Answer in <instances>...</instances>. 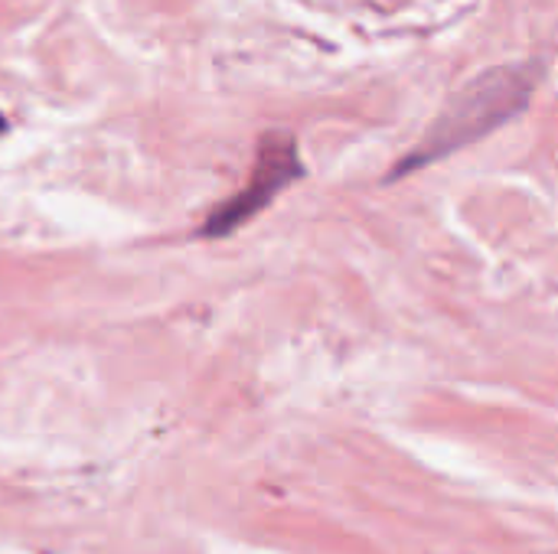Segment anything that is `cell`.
Instances as JSON below:
<instances>
[{"label":"cell","mask_w":558,"mask_h":554,"mask_svg":"<svg viewBox=\"0 0 558 554\" xmlns=\"http://www.w3.org/2000/svg\"><path fill=\"white\" fill-rule=\"evenodd\" d=\"M533 85L536 82H533L530 65H504V69H490L471 78L445 104V111L435 118V124L425 131L422 144L405 157V163H399V173L435 163L448 157L451 150H461L471 140L490 134L530 101Z\"/></svg>","instance_id":"obj_1"},{"label":"cell","mask_w":558,"mask_h":554,"mask_svg":"<svg viewBox=\"0 0 558 554\" xmlns=\"http://www.w3.org/2000/svg\"><path fill=\"white\" fill-rule=\"evenodd\" d=\"M304 173L301 167V157H298V144L291 134L284 131H268L262 140H258V150H255V163H252V173H248V183L232 196L226 199L222 206L213 209V216L206 219L203 225V235L209 238H222L235 229H242L245 222H252L291 180H298Z\"/></svg>","instance_id":"obj_2"},{"label":"cell","mask_w":558,"mask_h":554,"mask_svg":"<svg viewBox=\"0 0 558 554\" xmlns=\"http://www.w3.org/2000/svg\"><path fill=\"white\" fill-rule=\"evenodd\" d=\"M7 131V121H3V114H0V134Z\"/></svg>","instance_id":"obj_3"}]
</instances>
